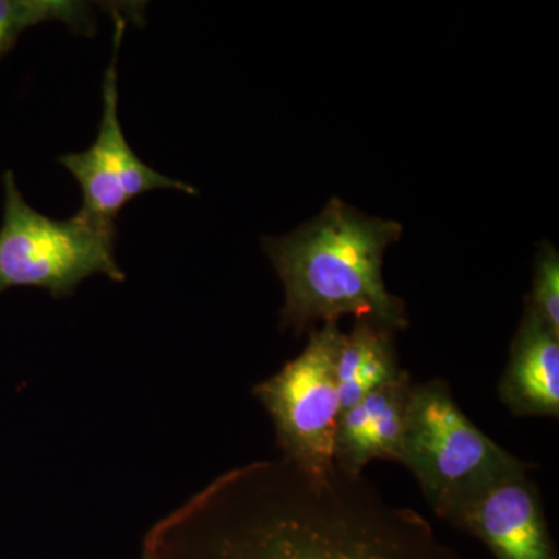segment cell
Returning a JSON list of instances; mask_svg holds the SVG:
<instances>
[{
	"label": "cell",
	"mask_w": 559,
	"mask_h": 559,
	"mask_svg": "<svg viewBox=\"0 0 559 559\" xmlns=\"http://www.w3.org/2000/svg\"><path fill=\"white\" fill-rule=\"evenodd\" d=\"M50 21H60L80 35H92L94 7L76 0H0V60L28 28Z\"/></svg>",
	"instance_id": "cell-11"
},
{
	"label": "cell",
	"mask_w": 559,
	"mask_h": 559,
	"mask_svg": "<svg viewBox=\"0 0 559 559\" xmlns=\"http://www.w3.org/2000/svg\"><path fill=\"white\" fill-rule=\"evenodd\" d=\"M143 559H150V558H148V557H146V555H145V554H143Z\"/></svg>",
	"instance_id": "cell-13"
},
{
	"label": "cell",
	"mask_w": 559,
	"mask_h": 559,
	"mask_svg": "<svg viewBox=\"0 0 559 559\" xmlns=\"http://www.w3.org/2000/svg\"><path fill=\"white\" fill-rule=\"evenodd\" d=\"M401 234L395 221L370 218L333 198L311 223L266 238L264 249L285 286L282 329L300 334L312 323L337 322L345 314L393 331L406 329V305L382 278L385 249Z\"/></svg>",
	"instance_id": "cell-2"
},
{
	"label": "cell",
	"mask_w": 559,
	"mask_h": 559,
	"mask_svg": "<svg viewBox=\"0 0 559 559\" xmlns=\"http://www.w3.org/2000/svg\"><path fill=\"white\" fill-rule=\"evenodd\" d=\"M150 559H462L430 522L362 476H310L288 460L221 477L159 525Z\"/></svg>",
	"instance_id": "cell-1"
},
{
	"label": "cell",
	"mask_w": 559,
	"mask_h": 559,
	"mask_svg": "<svg viewBox=\"0 0 559 559\" xmlns=\"http://www.w3.org/2000/svg\"><path fill=\"white\" fill-rule=\"evenodd\" d=\"M342 331L337 322L312 330L307 347L253 395L270 412L283 459L322 477L334 466V433L341 415L336 360Z\"/></svg>",
	"instance_id": "cell-5"
},
{
	"label": "cell",
	"mask_w": 559,
	"mask_h": 559,
	"mask_svg": "<svg viewBox=\"0 0 559 559\" xmlns=\"http://www.w3.org/2000/svg\"><path fill=\"white\" fill-rule=\"evenodd\" d=\"M396 356L393 330L369 319H356L349 333L342 334L336 360L341 412L355 406L369 393L403 373Z\"/></svg>",
	"instance_id": "cell-10"
},
{
	"label": "cell",
	"mask_w": 559,
	"mask_h": 559,
	"mask_svg": "<svg viewBox=\"0 0 559 559\" xmlns=\"http://www.w3.org/2000/svg\"><path fill=\"white\" fill-rule=\"evenodd\" d=\"M3 218L0 226V294L20 286L73 294L83 280L103 274L123 282L116 260L117 227L79 212L53 219L36 212L22 197L16 176H2Z\"/></svg>",
	"instance_id": "cell-4"
},
{
	"label": "cell",
	"mask_w": 559,
	"mask_h": 559,
	"mask_svg": "<svg viewBox=\"0 0 559 559\" xmlns=\"http://www.w3.org/2000/svg\"><path fill=\"white\" fill-rule=\"evenodd\" d=\"M532 465L503 474L469 499L450 524L480 539L496 559H558Z\"/></svg>",
	"instance_id": "cell-7"
},
{
	"label": "cell",
	"mask_w": 559,
	"mask_h": 559,
	"mask_svg": "<svg viewBox=\"0 0 559 559\" xmlns=\"http://www.w3.org/2000/svg\"><path fill=\"white\" fill-rule=\"evenodd\" d=\"M430 509L451 518L481 489L525 462L489 439L460 409L447 382H415L401 462Z\"/></svg>",
	"instance_id": "cell-3"
},
{
	"label": "cell",
	"mask_w": 559,
	"mask_h": 559,
	"mask_svg": "<svg viewBox=\"0 0 559 559\" xmlns=\"http://www.w3.org/2000/svg\"><path fill=\"white\" fill-rule=\"evenodd\" d=\"M499 396L518 417H559V337L527 305L511 342Z\"/></svg>",
	"instance_id": "cell-9"
},
{
	"label": "cell",
	"mask_w": 559,
	"mask_h": 559,
	"mask_svg": "<svg viewBox=\"0 0 559 559\" xmlns=\"http://www.w3.org/2000/svg\"><path fill=\"white\" fill-rule=\"evenodd\" d=\"M124 32V20L116 13L114 55L103 80L100 128L90 150L62 154L58 162L72 173L83 193L80 212L97 223L116 226L121 209L153 190H178L197 194V189L180 180L167 178L140 160L124 138L119 117V76L117 53Z\"/></svg>",
	"instance_id": "cell-6"
},
{
	"label": "cell",
	"mask_w": 559,
	"mask_h": 559,
	"mask_svg": "<svg viewBox=\"0 0 559 559\" xmlns=\"http://www.w3.org/2000/svg\"><path fill=\"white\" fill-rule=\"evenodd\" d=\"M415 382L406 370L341 412L334 433V466L347 476H362L373 460L401 462L407 412Z\"/></svg>",
	"instance_id": "cell-8"
},
{
	"label": "cell",
	"mask_w": 559,
	"mask_h": 559,
	"mask_svg": "<svg viewBox=\"0 0 559 559\" xmlns=\"http://www.w3.org/2000/svg\"><path fill=\"white\" fill-rule=\"evenodd\" d=\"M525 305L559 337V255L549 242L539 246L532 293Z\"/></svg>",
	"instance_id": "cell-12"
}]
</instances>
